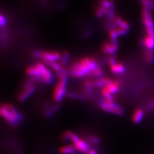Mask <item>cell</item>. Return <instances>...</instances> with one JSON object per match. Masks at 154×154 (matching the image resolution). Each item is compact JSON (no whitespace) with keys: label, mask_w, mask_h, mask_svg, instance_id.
<instances>
[{"label":"cell","mask_w":154,"mask_h":154,"mask_svg":"<svg viewBox=\"0 0 154 154\" xmlns=\"http://www.w3.org/2000/svg\"><path fill=\"white\" fill-rule=\"evenodd\" d=\"M98 67V63L94 58L85 57L74 62L70 66L69 74L77 78L93 76L94 70Z\"/></svg>","instance_id":"cell-1"},{"label":"cell","mask_w":154,"mask_h":154,"mask_svg":"<svg viewBox=\"0 0 154 154\" xmlns=\"http://www.w3.org/2000/svg\"><path fill=\"white\" fill-rule=\"evenodd\" d=\"M1 116L8 124L13 126L19 125L23 119V116L20 111L13 105L5 103L0 108Z\"/></svg>","instance_id":"cell-2"},{"label":"cell","mask_w":154,"mask_h":154,"mask_svg":"<svg viewBox=\"0 0 154 154\" xmlns=\"http://www.w3.org/2000/svg\"><path fill=\"white\" fill-rule=\"evenodd\" d=\"M67 72L65 71L58 77V81L55 85L53 93V100L57 102H60L65 98L67 89Z\"/></svg>","instance_id":"cell-3"},{"label":"cell","mask_w":154,"mask_h":154,"mask_svg":"<svg viewBox=\"0 0 154 154\" xmlns=\"http://www.w3.org/2000/svg\"><path fill=\"white\" fill-rule=\"evenodd\" d=\"M35 56L40 58L45 65H47L49 63L60 61L62 60V54L57 51L45 50L37 51Z\"/></svg>","instance_id":"cell-4"},{"label":"cell","mask_w":154,"mask_h":154,"mask_svg":"<svg viewBox=\"0 0 154 154\" xmlns=\"http://www.w3.org/2000/svg\"><path fill=\"white\" fill-rule=\"evenodd\" d=\"M100 108L107 112L115 114L117 116H122L124 113V110L120 105L116 103L114 100H108L103 99L99 103Z\"/></svg>","instance_id":"cell-5"},{"label":"cell","mask_w":154,"mask_h":154,"mask_svg":"<svg viewBox=\"0 0 154 154\" xmlns=\"http://www.w3.org/2000/svg\"><path fill=\"white\" fill-rule=\"evenodd\" d=\"M39 72V81L45 84H51L53 82L54 77L52 72L43 62H37L35 64Z\"/></svg>","instance_id":"cell-6"},{"label":"cell","mask_w":154,"mask_h":154,"mask_svg":"<svg viewBox=\"0 0 154 154\" xmlns=\"http://www.w3.org/2000/svg\"><path fill=\"white\" fill-rule=\"evenodd\" d=\"M35 90V85L34 83V81L33 80L28 81V82L24 85L21 91L18 95L19 101L21 102L26 101L30 97H31V95H32Z\"/></svg>","instance_id":"cell-7"},{"label":"cell","mask_w":154,"mask_h":154,"mask_svg":"<svg viewBox=\"0 0 154 154\" xmlns=\"http://www.w3.org/2000/svg\"><path fill=\"white\" fill-rule=\"evenodd\" d=\"M110 70L114 74H122L125 72V67L121 63L116 62L114 58H110L109 60Z\"/></svg>","instance_id":"cell-8"},{"label":"cell","mask_w":154,"mask_h":154,"mask_svg":"<svg viewBox=\"0 0 154 154\" xmlns=\"http://www.w3.org/2000/svg\"><path fill=\"white\" fill-rule=\"evenodd\" d=\"M73 145L77 149L78 152L82 154H88L89 151L91 149L89 144L86 141L80 138L76 142L73 144Z\"/></svg>","instance_id":"cell-9"},{"label":"cell","mask_w":154,"mask_h":154,"mask_svg":"<svg viewBox=\"0 0 154 154\" xmlns=\"http://www.w3.org/2000/svg\"><path fill=\"white\" fill-rule=\"evenodd\" d=\"M118 48V46L117 44V41H112L106 42L102 45V51L105 54H111L114 53Z\"/></svg>","instance_id":"cell-10"},{"label":"cell","mask_w":154,"mask_h":154,"mask_svg":"<svg viewBox=\"0 0 154 154\" xmlns=\"http://www.w3.org/2000/svg\"><path fill=\"white\" fill-rule=\"evenodd\" d=\"M26 74L28 76L30 77L32 79H34L36 80H38L39 79V72L38 69L35 65H32V66H28L26 69Z\"/></svg>","instance_id":"cell-11"},{"label":"cell","mask_w":154,"mask_h":154,"mask_svg":"<svg viewBox=\"0 0 154 154\" xmlns=\"http://www.w3.org/2000/svg\"><path fill=\"white\" fill-rule=\"evenodd\" d=\"M59 152L61 154H78V151L74 145L67 144L60 148Z\"/></svg>","instance_id":"cell-12"},{"label":"cell","mask_w":154,"mask_h":154,"mask_svg":"<svg viewBox=\"0 0 154 154\" xmlns=\"http://www.w3.org/2000/svg\"><path fill=\"white\" fill-rule=\"evenodd\" d=\"M111 82H112V80L109 78L102 77V78H99L95 81L94 82V87H96L98 88H103Z\"/></svg>","instance_id":"cell-13"},{"label":"cell","mask_w":154,"mask_h":154,"mask_svg":"<svg viewBox=\"0 0 154 154\" xmlns=\"http://www.w3.org/2000/svg\"><path fill=\"white\" fill-rule=\"evenodd\" d=\"M121 84L118 81H112V82L107 85L105 88H106L111 94L116 93L119 91Z\"/></svg>","instance_id":"cell-14"},{"label":"cell","mask_w":154,"mask_h":154,"mask_svg":"<svg viewBox=\"0 0 154 154\" xmlns=\"http://www.w3.org/2000/svg\"><path fill=\"white\" fill-rule=\"evenodd\" d=\"M142 44L146 49L154 50V39L148 35H146L143 37Z\"/></svg>","instance_id":"cell-15"},{"label":"cell","mask_w":154,"mask_h":154,"mask_svg":"<svg viewBox=\"0 0 154 154\" xmlns=\"http://www.w3.org/2000/svg\"><path fill=\"white\" fill-rule=\"evenodd\" d=\"M143 116H144V112L143 110L140 109H137L134 111L132 115V122L136 124L139 123L143 119Z\"/></svg>","instance_id":"cell-16"},{"label":"cell","mask_w":154,"mask_h":154,"mask_svg":"<svg viewBox=\"0 0 154 154\" xmlns=\"http://www.w3.org/2000/svg\"><path fill=\"white\" fill-rule=\"evenodd\" d=\"M144 57L146 61L149 63H152L154 60V50L146 49L144 50Z\"/></svg>","instance_id":"cell-17"},{"label":"cell","mask_w":154,"mask_h":154,"mask_svg":"<svg viewBox=\"0 0 154 154\" xmlns=\"http://www.w3.org/2000/svg\"><path fill=\"white\" fill-rule=\"evenodd\" d=\"M84 88L85 90L86 93L90 95L91 93H92V90H93V88L94 87V82H92L90 81H86L84 83Z\"/></svg>","instance_id":"cell-18"},{"label":"cell","mask_w":154,"mask_h":154,"mask_svg":"<svg viewBox=\"0 0 154 154\" xmlns=\"http://www.w3.org/2000/svg\"><path fill=\"white\" fill-rule=\"evenodd\" d=\"M89 139V142L92 144H98L99 142V139L98 138H97L96 137L94 136H91L90 137V138H88Z\"/></svg>","instance_id":"cell-19"},{"label":"cell","mask_w":154,"mask_h":154,"mask_svg":"<svg viewBox=\"0 0 154 154\" xmlns=\"http://www.w3.org/2000/svg\"><path fill=\"white\" fill-rule=\"evenodd\" d=\"M0 23H1V27L5 26L6 24V19L5 17L4 16V15L2 14H1V17H0Z\"/></svg>","instance_id":"cell-20"},{"label":"cell","mask_w":154,"mask_h":154,"mask_svg":"<svg viewBox=\"0 0 154 154\" xmlns=\"http://www.w3.org/2000/svg\"><path fill=\"white\" fill-rule=\"evenodd\" d=\"M88 154H98V152L97 150L94 149H91Z\"/></svg>","instance_id":"cell-21"}]
</instances>
